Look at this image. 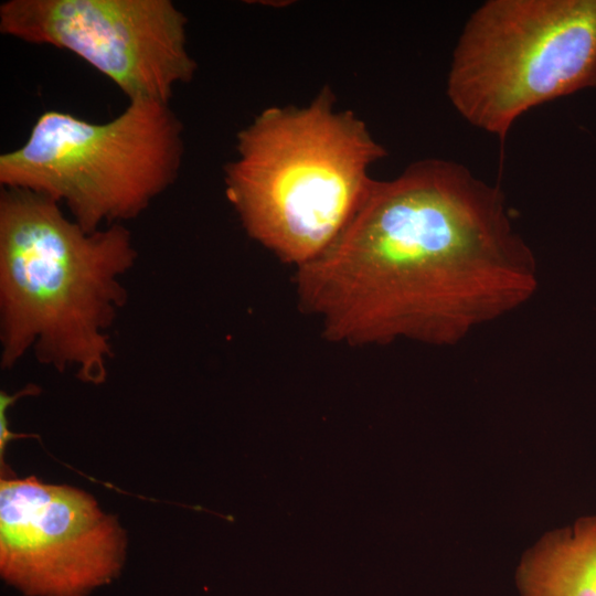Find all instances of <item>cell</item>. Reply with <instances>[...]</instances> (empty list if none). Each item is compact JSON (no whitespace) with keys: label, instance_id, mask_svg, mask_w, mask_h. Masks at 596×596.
Here are the masks:
<instances>
[{"label":"cell","instance_id":"6da1fadb","mask_svg":"<svg viewBox=\"0 0 596 596\" xmlns=\"http://www.w3.org/2000/svg\"><path fill=\"white\" fill-rule=\"evenodd\" d=\"M295 281L300 308L331 342L451 345L529 301L539 276L501 189L434 158L373 179L342 233Z\"/></svg>","mask_w":596,"mask_h":596},{"label":"cell","instance_id":"7a4b0ae2","mask_svg":"<svg viewBox=\"0 0 596 596\" xmlns=\"http://www.w3.org/2000/svg\"><path fill=\"white\" fill-rule=\"evenodd\" d=\"M137 257L123 223L86 232L60 203L32 191L0 193L1 366L34 348L58 371L75 368L93 384L106 379L109 336L127 294L119 277Z\"/></svg>","mask_w":596,"mask_h":596},{"label":"cell","instance_id":"3957f363","mask_svg":"<svg viewBox=\"0 0 596 596\" xmlns=\"http://www.w3.org/2000/svg\"><path fill=\"white\" fill-rule=\"evenodd\" d=\"M225 192L247 234L296 268L345 228L386 150L324 88L308 106L263 110L237 135Z\"/></svg>","mask_w":596,"mask_h":596},{"label":"cell","instance_id":"277c9868","mask_svg":"<svg viewBox=\"0 0 596 596\" xmlns=\"http://www.w3.org/2000/svg\"><path fill=\"white\" fill-rule=\"evenodd\" d=\"M183 126L167 103L132 100L97 124L49 109L21 147L1 153V188L63 202L86 232L137 217L177 180Z\"/></svg>","mask_w":596,"mask_h":596},{"label":"cell","instance_id":"5b68a950","mask_svg":"<svg viewBox=\"0 0 596 596\" xmlns=\"http://www.w3.org/2000/svg\"><path fill=\"white\" fill-rule=\"evenodd\" d=\"M596 86V0H489L467 20L447 95L503 140L532 108Z\"/></svg>","mask_w":596,"mask_h":596},{"label":"cell","instance_id":"8992f818","mask_svg":"<svg viewBox=\"0 0 596 596\" xmlns=\"http://www.w3.org/2000/svg\"><path fill=\"white\" fill-rule=\"evenodd\" d=\"M187 17L170 0H8L0 32L77 55L132 100L169 104L196 64Z\"/></svg>","mask_w":596,"mask_h":596},{"label":"cell","instance_id":"52a82bcc","mask_svg":"<svg viewBox=\"0 0 596 596\" xmlns=\"http://www.w3.org/2000/svg\"><path fill=\"white\" fill-rule=\"evenodd\" d=\"M125 535L86 492L30 476L0 482V573L25 596H87L111 583Z\"/></svg>","mask_w":596,"mask_h":596},{"label":"cell","instance_id":"ba28073f","mask_svg":"<svg viewBox=\"0 0 596 596\" xmlns=\"http://www.w3.org/2000/svg\"><path fill=\"white\" fill-rule=\"evenodd\" d=\"M526 596H596V519L551 539L524 566Z\"/></svg>","mask_w":596,"mask_h":596}]
</instances>
